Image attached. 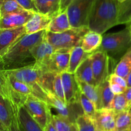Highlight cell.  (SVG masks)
Masks as SVG:
<instances>
[{
	"mask_svg": "<svg viewBox=\"0 0 131 131\" xmlns=\"http://www.w3.org/2000/svg\"><path fill=\"white\" fill-rule=\"evenodd\" d=\"M89 28L88 27L71 28L60 33L46 31L45 38L52 46L54 50L72 49L81 45V40Z\"/></svg>",
	"mask_w": 131,
	"mask_h": 131,
	"instance_id": "cell-5",
	"label": "cell"
},
{
	"mask_svg": "<svg viewBox=\"0 0 131 131\" xmlns=\"http://www.w3.org/2000/svg\"><path fill=\"white\" fill-rule=\"evenodd\" d=\"M131 46V35L127 28L115 33L102 35L101 46L99 51L106 52L110 58L124 54Z\"/></svg>",
	"mask_w": 131,
	"mask_h": 131,
	"instance_id": "cell-4",
	"label": "cell"
},
{
	"mask_svg": "<svg viewBox=\"0 0 131 131\" xmlns=\"http://www.w3.org/2000/svg\"><path fill=\"white\" fill-rule=\"evenodd\" d=\"M11 88L3 70L0 67V97L9 102L12 101Z\"/></svg>",
	"mask_w": 131,
	"mask_h": 131,
	"instance_id": "cell-33",
	"label": "cell"
},
{
	"mask_svg": "<svg viewBox=\"0 0 131 131\" xmlns=\"http://www.w3.org/2000/svg\"><path fill=\"white\" fill-rule=\"evenodd\" d=\"M46 102L50 108L54 109L56 111V115L72 122H76L78 118L83 115V110L79 102L68 106L58 99L51 92L47 93Z\"/></svg>",
	"mask_w": 131,
	"mask_h": 131,
	"instance_id": "cell-8",
	"label": "cell"
},
{
	"mask_svg": "<svg viewBox=\"0 0 131 131\" xmlns=\"http://www.w3.org/2000/svg\"><path fill=\"white\" fill-rule=\"evenodd\" d=\"M93 79L96 86L106 81L111 74L110 66L111 58L106 52L96 51L90 55Z\"/></svg>",
	"mask_w": 131,
	"mask_h": 131,
	"instance_id": "cell-9",
	"label": "cell"
},
{
	"mask_svg": "<svg viewBox=\"0 0 131 131\" xmlns=\"http://www.w3.org/2000/svg\"><path fill=\"white\" fill-rule=\"evenodd\" d=\"M118 1H119L120 3H123L125 1V0H117Z\"/></svg>",
	"mask_w": 131,
	"mask_h": 131,
	"instance_id": "cell-45",
	"label": "cell"
},
{
	"mask_svg": "<svg viewBox=\"0 0 131 131\" xmlns=\"http://www.w3.org/2000/svg\"><path fill=\"white\" fill-rule=\"evenodd\" d=\"M11 106L13 110V117L8 131H23L19 124V118H18V111L20 106L12 104Z\"/></svg>",
	"mask_w": 131,
	"mask_h": 131,
	"instance_id": "cell-35",
	"label": "cell"
},
{
	"mask_svg": "<svg viewBox=\"0 0 131 131\" xmlns=\"http://www.w3.org/2000/svg\"><path fill=\"white\" fill-rule=\"evenodd\" d=\"M26 35L24 26L8 29H0V60L10 47Z\"/></svg>",
	"mask_w": 131,
	"mask_h": 131,
	"instance_id": "cell-14",
	"label": "cell"
},
{
	"mask_svg": "<svg viewBox=\"0 0 131 131\" xmlns=\"http://www.w3.org/2000/svg\"><path fill=\"white\" fill-rule=\"evenodd\" d=\"M101 109L109 110L115 95L111 91L108 81L103 82L97 86Z\"/></svg>",
	"mask_w": 131,
	"mask_h": 131,
	"instance_id": "cell-25",
	"label": "cell"
},
{
	"mask_svg": "<svg viewBox=\"0 0 131 131\" xmlns=\"http://www.w3.org/2000/svg\"><path fill=\"white\" fill-rule=\"evenodd\" d=\"M63 88L65 104L68 106L79 102L80 90L74 74L67 72L60 74Z\"/></svg>",
	"mask_w": 131,
	"mask_h": 131,
	"instance_id": "cell-11",
	"label": "cell"
},
{
	"mask_svg": "<svg viewBox=\"0 0 131 131\" xmlns=\"http://www.w3.org/2000/svg\"><path fill=\"white\" fill-rule=\"evenodd\" d=\"M109 110H111L115 113V115L124 111L129 110L128 107L127 102L125 100L124 94L115 95L111 102Z\"/></svg>",
	"mask_w": 131,
	"mask_h": 131,
	"instance_id": "cell-31",
	"label": "cell"
},
{
	"mask_svg": "<svg viewBox=\"0 0 131 131\" xmlns=\"http://www.w3.org/2000/svg\"><path fill=\"white\" fill-rule=\"evenodd\" d=\"M75 79H76L80 92L94 104L97 110H101L97 86H95L92 85L88 83L81 81L77 79L76 78Z\"/></svg>",
	"mask_w": 131,
	"mask_h": 131,
	"instance_id": "cell-23",
	"label": "cell"
},
{
	"mask_svg": "<svg viewBox=\"0 0 131 131\" xmlns=\"http://www.w3.org/2000/svg\"><path fill=\"white\" fill-rule=\"evenodd\" d=\"M0 131H8L5 128V127L4 126L3 124L1 123V121H0Z\"/></svg>",
	"mask_w": 131,
	"mask_h": 131,
	"instance_id": "cell-43",
	"label": "cell"
},
{
	"mask_svg": "<svg viewBox=\"0 0 131 131\" xmlns=\"http://www.w3.org/2000/svg\"><path fill=\"white\" fill-rule=\"evenodd\" d=\"M24 9L15 0H0L1 16L23 11Z\"/></svg>",
	"mask_w": 131,
	"mask_h": 131,
	"instance_id": "cell-29",
	"label": "cell"
},
{
	"mask_svg": "<svg viewBox=\"0 0 131 131\" xmlns=\"http://www.w3.org/2000/svg\"><path fill=\"white\" fill-rule=\"evenodd\" d=\"M13 117L11 104L7 100L0 97V121L8 130Z\"/></svg>",
	"mask_w": 131,
	"mask_h": 131,
	"instance_id": "cell-26",
	"label": "cell"
},
{
	"mask_svg": "<svg viewBox=\"0 0 131 131\" xmlns=\"http://www.w3.org/2000/svg\"><path fill=\"white\" fill-rule=\"evenodd\" d=\"M76 122L79 126V131H95L92 119L84 114L78 118Z\"/></svg>",
	"mask_w": 131,
	"mask_h": 131,
	"instance_id": "cell-34",
	"label": "cell"
},
{
	"mask_svg": "<svg viewBox=\"0 0 131 131\" xmlns=\"http://www.w3.org/2000/svg\"><path fill=\"white\" fill-rule=\"evenodd\" d=\"M79 103L83 110V114L90 119L93 118L97 110L95 106L81 92H80L79 95Z\"/></svg>",
	"mask_w": 131,
	"mask_h": 131,
	"instance_id": "cell-32",
	"label": "cell"
},
{
	"mask_svg": "<svg viewBox=\"0 0 131 131\" xmlns=\"http://www.w3.org/2000/svg\"><path fill=\"white\" fill-rule=\"evenodd\" d=\"M18 118L23 131H43L40 126L29 115L23 106L19 108Z\"/></svg>",
	"mask_w": 131,
	"mask_h": 131,
	"instance_id": "cell-22",
	"label": "cell"
},
{
	"mask_svg": "<svg viewBox=\"0 0 131 131\" xmlns=\"http://www.w3.org/2000/svg\"><path fill=\"white\" fill-rule=\"evenodd\" d=\"M54 50L46 38L31 50V56L37 65L44 72H47V67L50 63Z\"/></svg>",
	"mask_w": 131,
	"mask_h": 131,
	"instance_id": "cell-10",
	"label": "cell"
},
{
	"mask_svg": "<svg viewBox=\"0 0 131 131\" xmlns=\"http://www.w3.org/2000/svg\"><path fill=\"white\" fill-rule=\"evenodd\" d=\"M115 116V113L111 110H96L92 119L95 131H116Z\"/></svg>",
	"mask_w": 131,
	"mask_h": 131,
	"instance_id": "cell-12",
	"label": "cell"
},
{
	"mask_svg": "<svg viewBox=\"0 0 131 131\" xmlns=\"http://www.w3.org/2000/svg\"><path fill=\"white\" fill-rule=\"evenodd\" d=\"M125 97V100H126L127 102L128 107H129V110H130L131 108V87H128L127 88V89L125 90V91L124 92V93H123Z\"/></svg>",
	"mask_w": 131,
	"mask_h": 131,
	"instance_id": "cell-39",
	"label": "cell"
},
{
	"mask_svg": "<svg viewBox=\"0 0 131 131\" xmlns=\"http://www.w3.org/2000/svg\"><path fill=\"white\" fill-rule=\"evenodd\" d=\"M109 83H110V88H111V91H112V92L115 95L122 94V93H124L125 90L127 89V88H123L122 86L116 84V83H111V82H109Z\"/></svg>",
	"mask_w": 131,
	"mask_h": 131,
	"instance_id": "cell-38",
	"label": "cell"
},
{
	"mask_svg": "<svg viewBox=\"0 0 131 131\" xmlns=\"http://www.w3.org/2000/svg\"><path fill=\"white\" fill-rule=\"evenodd\" d=\"M74 0H61L60 2V12L65 11L68 6Z\"/></svg>",
	"mask_w": 131,
	"mask_h": 131,
	"instance_id": "cell-40",
	"label": "cell"
},
{
	"mask_svg": "<svg viewBox=\"0 0 131 131\" xmlns=\"http://www.w3.org/2000/svg\"><path fill=\"white\" fill-rule=\"evenodd\" d=\"M74 75L77 79L81 81L84 82V83L97 86L94 81V79H93L90 56L87 58L79 65L75 72L74 73Z\"/></svg>",
	"mask_w": 131,
	"mask_h": 131,
	"instance_id": "cell-20",
	"label": "cell"
},
{
	"mask_svg": "<svg viewBox=\"0 0 131 131\" xmlns=\"http://www.w3.org/2000/svg\"><path fill=\"white\" fill-rule=\"evenodd\" d=\"M107 81H108L109 82H111V83H116V84L122 86L123 88H127L125 79L119 76V75H116V74H114V73H111V74L109 75Z\"/></svg>",
	"mask_w": 131,
	"mask_h": 131,
	"instance_id": "cell-37",
	"label": "cell"
},
{
	"mask_svg": "<svg viewBox=\"0 0 131 131\" xmlns=\"http://www.w3.org/2000/svg\"><path fill=\"white\" fill-rule=\"evenodd\" d=\"M131 72V46L127 51L123 54L120 61L115 66L114 69V74L125 78L127 77Z\"/></svg>",
	"mask_w": 131,
	"mask_h": 131,
	"instance_id": "cell-24",
	"label": "cell"
},
{
	"mask_svg": "<svg viewBox=\"0 0 131 131\" xmlns=\"http://www.w3.org/2000/svg\"><path fill=\"white\" fill-rule=\"evenodd\" d=\"M34 12L23 10L0 17V29H8L24 26Z\"/></svg>",
	"mask_w": 131,
	"mask_h": 131,
	"instance_id": "cell-13",
	"label": "cell"
},
{
	"mask_svg": "<svg viewBox=\"0 0 131 131\" xmlns=\"http://www.w3.org/2000/svg\"><path fill=\"white\" fill-rule=\"evenodd\" d=\"M24 10L32 12H38L33 0H15Z\"/></svg>",
	"mask_w": 131,
	"mask_h": 131,
	"instance_id": "cell-36",
	"label": "cell"
},
{
	"mask_svg": "<svg viewBox=\"0 0 131 131\" xmlns=\"http://www.w3.org/2000/svg\"><path fill=\"white\" fill-rule=\"evenodd\" d=\"M130 111H131V108H130Z\"/></svg>",
	"mask_w": 131,
	"mask_h": 131,
	"instance_id": "cell-48",
	"label": "cell"
},
{
	"mask_svg": "<svg viewBox=\"0 0 131 131\" xmlns=\"http://www.w3.org/2000/svg\"><path fill=\"white\" fill-rule=\"evenodd\" d=\"M52 18L39 12H35L24 25L26 34L30 35L43 30H47Z\"/></svg>",
	"mask_w": 131,
	"mask_h": 131,
	"instance_id": "cell-16",
	"label": "cell"
},
{
	"mask_svg": "<svg viewBox=\"0 0 131 131\" xmlns=\"http://www.w3.org/2000/svg\"><path fill=\"white\" fill-rule=\"evenodd\" d=\"M102 40V35L89 29L83 36L80 46L86 53L92 54L100 48Z\"/></svg>",
	"mask_w": 131,
	"mask_h": 131,
	"instance_id": "cell-17",
	"label": "cell"
},
{
	"mask_svg": "<svg viewBox=\"0 0 131 131\" xmlns=\"http://www.w3.org/2000/svg\"><path fill=\"white\" fill-rule=\"evenodd\" d=\"M51 120L57 131H79V126L77 122H72L52 113H51Z\"/></svg>",
	"mask_w": 131,
	"mask_h": 131,
	"instance_id": "cell-27",
	"label": "cell"
},
{
	"mask_svg": "<svg viewBox=\"0 0 131 131\" xmlns=\"http://www.w3.org/2000/svg\"><path fill=\"white\" fill-rule=\"evenodd\" d=\"M46 30L24 35L9 48L0 60L3 70H12L35 64L31 50L45 38Z\"/></svg>",
	"mask_w": 131,
	"mask_h": 131,
	"instance_id": "cell-1",
	"label": "cell"
},
{
	"mask_svg": "<svg viewBox=\"0 0 131 131\" xmlns=\"http://www.w3.org/2000/svg\"><path fill=\"white\" fill-rule=\"evenodd\" d=\"M126 28H128V29L129 30V31H130V35H131V21L130 23H129L128 24H127V27Z\"/></svg>",
	"mask_w": 131,
	"mask_h": 131,
	"instance_id": "cell-44",
	"label": "cell"
},
{
	"mask_svg": "<svg viewBox=\"0 0 131 131\" xmlns=\"http://www.w3.org/2000/svg\"><path fill=\"white\" fill-rule=\"evenodd\" d=\"M125 81H126L127 88L128 87H131V72L129 73V74L127 75V77L125 78Z\"/></svg>",
	"mask_w": 131,
	"mask_h": 131,
	"instance_id": "cell-42",
	"label": "cell"
},
{
	"mask_svg": "<svg viewBox=\"0 0 131 131\" xmlns=\"http://www.w3.org/2000/svg\"><path fill=\"white\" fill-rule=\"evenodd\" d=\"M94 1L74 0L70 4L66 11L71 28L88 27Z\"/></svg>",
	"mask_w": 131,
	"mask_h": 131,
	"instance_id": "cell-6",
	"label": "cell"
},
{
	"mask_svg": "<svg viewBox=\"0 0 131 131\" xmlns=\"http://www.w3.org/2000/svg\"><path fill=\"white\" fill-rule=\"evenodd\" d=\"M23 106L40 127L44 129L50 120L52 113L48 104L35 96L29 95L26 99Z\"/></svg>",
	"mask_w": 131,
	"mask_h": 131,
	"instance_id": "cell-7",
	"label": "cell"
},
{
	"mask_svg": "<svg viewBox=\"0 0 131 131\" xmlns=\"http://www.w3.org/2000/svg\"><path fill=\"white\" fill-rule=\"evenodd\" d=\"M70 52L71 49H60L54 51L50 63L47 67V72L61 74L67 71Z\"/></svg>",
	"mask_w": 131,
	"mask_h": 131,
	"instance_id": "cell-15",
	"label": "cell"
},
{
	"mask_svg": "<svg viewBox=\"0 0 131 131\" xmlns=\"http://www.w3.org/2000/svg\"><path fill=\"white\" fill-rule=\"evenodd\" d=\"M124 131H131V130H124Z\"/></svg>",
	"mask_w": 131,
	"mask_h": 131,
	"instance_id": "cell-46",
	"label": "cell"
},
{
	"mask_svg": "<svg viewBox=\"0 0 131 131\" xmlns=\"http://www.w3.org/2000/svg\"><path fill=\"white\" fill-rule=\"evenodd\" d=\"M5 73L28 85L33 92V95L46 102L47 93L42 86V78L44 72L37 65H28L19 69L5 70Z\"/></svg>",
	"mask_w": 131,
	"mask_h": 131,
	"instance_id": "cell-3",
	"label": "cell"
},
{
	"mask_svg": "<svg viewBox=\"0 0 131 131\" xmlns=\"http://www.w3.org/2000/svg\"><path fill=\"white\" fill-rule=\"evenodd\" d=\"M43 130V131H57L56 130V128H55L54 125L53 124H52L51 118H50V120L49 121V122L47 123V125H46V127H45Z\"/></svg>",
	"mask_w": 131,
	"mask_h": 131,
	"instance_id": "cell-41",
	"label": "cell"
},
{
	"mask_svg": "<svg viewBox=\"0 0 131 131\" xmlns=\"http://www.w3.org/2000/svg\"><path fill=\"white\" fill-rule=\"evenodd\" d=\"M120 4L117 0H95L88 21V28L103 35L119 25Z\"/></svg>",
	"mask_w": 131,
	"mask_h": 131,
	"instance_id": "cell-2",
	"label": "cell"
},
{
	"mask_svg": "<svg viewBox=\"0 0 131 131\" xmlns=\"http://www.w3.org/2000/svg\"><path fill=\"white\" fill-rule=\"evenodd\" d=\"M71 28L67 11L59 13L52 18L47 29V31L54 33H60Z\"/></svg>",
	"mask_w": 131,
	"mask_h": 131,
	"instance_id": "cell-19",
	"label": "cell"
},
{
	"mask_svg": "<svg viewBox=\"0 0 131 131\" xmlns=\"http://www.w3.org/2000/svg\"><path fill=\"white\" fill-rule=\"evenodd\" d=\"M51 92L58 99L65 104V95H64L62 81L60 74L55 73L52 78L51 84Z\"/></svg>",
	"mask_w": 131,
	"mask_h": 131,
	"instance_id": "cell-30",
	"label": "cell"
},
{
	"mask_svg": "<svg viewBox=\"0 0 131 131\" xmlns=\"http://www.w3.org/2000/svg\"><path fill=\"white\" fill-rule=\"evenodd\" d=\"M116 131L131 130V111L127 110L115 116Z\"/></svg>",
	"mask_w": 131,
	"mask_h": 131,
	"instance_id": "cell-28",
	"label": "cell"
},
{
	"mask_svg": "<svg viewBox=\"0 0 131 131\" xmlns=\"http://www.w3.org/2000/svg\"><path fill=\"white\" fill-rule=\"evenodd\" d=\"M38 12L54 17L60 12L61 0H33Z\"/></svg>",
	"mask_w": 131,
	"mask_h": 131,
	"instance_id": "cell-18",
	"label": "cell"
},
{
	"mask_svg": "<svg viewBox=\"0 0 131 131\" xmlns=\"http://www.w3.org/2000/svg\"><path fill=\"white\" fill-rule=\"evenodd\" d=\"M0 17H1V14H0Z\"/></svg>",
	"mask_w": 131,
	"mask_h": 131,
	"instance_id": "cell-47",
	"label": "cell"
},
{
	"mask_svg": "<svg viewBox=\"0 0 131 131\" xmlns=\"http://www.w3.org/2000/svg\"><path fill=\"white\" fill-rule=\"evenodd\" d=\"M91 55V54L86 53L80 46L74 47L71 49L69 68L67 72L74 74L79 65Z\"/></svg>",
	"mask_w": 131,
	"mask_h": 131,
	"instance_id": "cell-21",
	"label": "cell"
}]
</instances>
